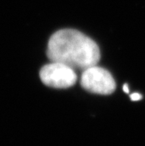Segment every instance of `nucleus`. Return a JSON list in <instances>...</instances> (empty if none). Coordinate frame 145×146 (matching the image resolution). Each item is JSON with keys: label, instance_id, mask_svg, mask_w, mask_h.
<instances>
[{"label": "nucleus", "instance_id": "3", "mask_svg": "<svg viewBox=\"0 0 145 146\" xmlns=\"http://www.w3.org/2000/svg\"><path fill=\"white\" fill-rule=\"evenodd\" d=\"M81 84L84 89L100 95H110L115 89V82L111 74L96 65L83 70Z\"/></svg>", "mask_w": 145, "mask_h": 146}, {"label": "nucleus", "instance_id": "4", "mask_svg": "<svg viewBox=\"0 0 145 146\" xmlns=\"http://www.w3.org/2000/svg\"><path fill=\"white\" fill-rule=\"evenodd\" d=\"M130 98H131V100H132V101L136 102V101L141 100L142 98V96L141 94H139V93H134V94L130 95Z\"/></svg>", "mask_w": 145, "mask_h": 146}, {"label": "nucleus", "instance_id": "1", "mask_svg": "<svg viewBox=\"0 0 145 146\" xmlns=\"http://www.w3.org/2000/svg\"><path fill=\"white\" fill-rule=\"evenodd\" d=\"M46 54L51 61L83 70L96 65L101 57L99 46L93 39L73 29H62L52 34Z\"/></svg>", "mask_w": 145, "mask_h": 146}, {"label": "nucleus", "instance_id": "2", "mask_svg": "<svg viewBox=\"0 0 145 146\" xmlns=\"http://www.w3.org/2000/svg\"><path fill=\"white\" fill-rule=\"evenodd\" d=\"M39 76L45 85L55 88H68L77 81V74L73 68L56 61L45 65Z\"/></svg>", "mask_w": 145, "mask_h": 146}, {"label": "nucleus", "instance_id": "5", "mask_svg": "<svg viewBox=\"0 0 145 146\" xmlns=\"http://www.w3.org/2000/svg\"><path fill=\"white\" fill-rule=\"evenodd\" d=\"M123 91L125 92V93H128L129 92V89H128V84H124L123 85Z\"/></svg>", "mask_w": 145, "mask_h": 146}]
</instances>
